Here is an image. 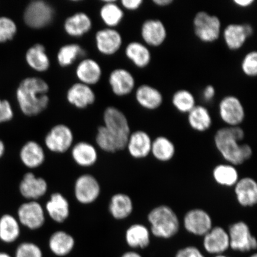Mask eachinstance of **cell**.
Wrapping results in <instances>:
<instances>
[{
	"label": "cell",
	"mask_w": 257,
	"mask_h": 257,
	"mask_svg": "<svg viewBox=\"0 0 257 257\" xmlns=\"http://www.w3.org/2000/svg\"><path fill=\"white\" fill-rule=\"evenodd\" d=\"M122 8L128 11H135L139 9L142 6L143 0H121Z\"/></svg>",
	"instance_id": "46"
},
{
	"label": "cell",
	"mask_w": 257,
	"mask_h": 257,
	"mask_svg": "<svg viewBox=\"0 0 257 257\" xmlns=\"http://www.w3.org/2000/svg\"><path fill=\"white\" fill-rule=\"evenodd\" d=\"M148 220L150 224L151 232L159 238H171L179 232V218L168 205H160L153 208L148 215Z\"/></svg>",
	"instance_id": "3"
},
{
	"label": "cell",
	"mask_w": 257,
	"mask_h": 257,
	"mask_svg": "<svg viewBox=\"0 0 257 257\" xmlns=\"http://www.w3.org/2000/svg\"><path fill=\"white\" fill-rule=\"evenodd\" d=\"M253 34V28L249 24H231L224 28V43L229 49L239 50Z\"/></svg>",
	"instance_id": "16"
},
{
	"label": "cell",
	"mask_w": 257,
	"mask_h": 257,
	"mask_svg": "<svg viewBox=\"0 0 257 257\" xmlns=\"http://www.w3.org/2000/svg\"><path fill=\"white\" fill-rule=\"evenodd\" d=\"M72 159L82 168H89L97 162L98 155L96 148L86 141H80L71 148Z\"/></svg>",
	"instance_id": "28"
},
{
	"label": "cell",
	"mask_w": 257,
	"mask_h": 257,
	"mask_svg": "<svg viewBox=\"0 0 257 257\" xmlns=\"http://www.w3.org/2000/svg\"><path fill=\"white\" fill-rule=\"evenodd\" d=\"M108 83L112 93L118 96L130 94L136 86V79L133 74L123 68L112 70L108 76Z\"/></svg>",
	"instance_id": "18"
},
{
	"label": "cell",
	"mask_w": 257,
	"mask_h": 257,
	"mask_svg": "<svg viewBox=\"0 0 257 257\" xmlns=\"http://www.w3.org/2000/svg\"><path fill=\"white\" fill-rule=\"evenodd\" d=\"M125 55L138 68L143 69L152 60L150 50L146 44L138 41L128 43L125 48Z\"/></svg>",
	"instance_id": "32"
},
{
	"label": "cell",
	"mask_w": 257,
	"mask_h": 257,
	"mask_svg": "<svg viewBox=\"0 0 257 257\" xmlns=\"http://www.w3.org/2000/svg\"><path fill=\"white\" fill-rule=\"evenodd\" d=\"M176 257H205L195 246H189L181 249L177 252Z\"/></svg>",
	"instance_id": "45"
},
{
	"label": "cell",
	"mask_w": 257,
	"mask_h": 257,
	"mask_svg": "<svg viewBox=\"0 0 257 257\" xmlns=\"http://www.w3.org/2000/svg\"><path fill=\"white\" fill-rule=\"evenodd\" d=\"M141 35L146 46H162L166 40L168 32L165 25L159 19H148L141 28Z\"/></svg>",
	"instance_id": "17"
},
{
	"label": "cell",
	"mask_w": 257,
	"mask_h": 257,
	"mask_svg": "<svg viewBox=\"0 0 257 257\" xmlns=\"http://www.w3.org/2000/svg\"><path fill=\"white\" fill-rule=\"evenodd\" d=\"M15 257H43V252L37 244L27 241L16 247Z\"/></svg>",
	"instance_id": "42"
},
{
	"label": "cell",
	"mask_w": 257,
	"mask_h": 257,
	"mask_svg": "<svg viewBox=\"0 0 257 257\" xmlns=\"http://www.w3.org/2000/svg\"><path fill=\"white\" fill-rule=\"evenodd\" d=\"M86 51L80 45L70 43L61 47L57 54L58 63L62 67L71 66L80 57H84Z\"/></svg>",
	"instance_id": "36"
},
{
	"label": "cell",
	"mask_w": 257,
	"mask_h": 257,
	"mask_svg": "<svg viewBox=\"0 0 257 257\" xmlns=\"http://www.w3.org/2000/svg\"><path fill=\"white\" fill-rule=\"evenodd\" d=\"M245 133L239 126H227L219 128L214 136V143L223 159L234 166L242 165L252 155L249 145L240 144Z\"/></svg>",
	"instance_id": "2"
},
{
	"label": "cell",
	"mask_w": 257,
	"mask_h": 257,
	"mask_svg": "<svg viewBox=\"0 0 257 257\" xmlns=\"http://www.w3.org/2000/svg\"><path fill=\"white\" fill-rule=\"evenodd\" d=\"M250 257H257V255H256V253H253V254H252L251 256H250Z\"/></svg>",
	"instance_id": "54"
},
{
	"label": "cell",
	"mask_w": 257,
	"mask_h": 257,
	"mask_svg": "<svg viewBox=\"0 0 257 257\" xmlns=\"http://www.w3.org/2000/svg\"><path fill=\"white\" fill-rule=\"evenodd\" d=\"M218 111L221 119L228 126H239L245 119V108L236 96L227 95L221 99Z\"/></svg>",
	"instance_id": "11"
},
{
	"label": "cell",
	"mask_w": 257,
	"mask_h": 257,
	"mask_svg": "<svg viewBox=\"0 0 257 257\" xmlns=\"http://www.w3.org/2000/svg\"><path fill=\"white\" fill-rule=\"evenodd\" d=\"M108 210L115 219H125L133 212V201L128 195L117 193L112 196L109 202Z\"/></svg>",
	"instance_id": "31"
},
{
	"label": "cell",
	"mask_w": 257,
	"mask_h": 257,
	"mask_svg": "<svg viewBox=\"0 0 257 257\" xmlns=\"http://www.w3.org/2000/svg\"><path fill=\"white\" fill-rule=\"evenodd\" d=\"M213 178L218 185L231 187L239 181V173L235 166L230 164H221L213 170Z\"/></svg>",
	"instance_id": "38"
},
{
	"label": "cell",
	"mask_w": 257,
	"mask_h": 257,
	"mask_svg": "<svg viewBox=\"0 0 257 257\" xmlns=\"http://www.w3.org/2000/svg\"><path fill=\"white\" fill-rule=\"evenodd\" d=\"M17 32V25L12 19L6 16L0 17V43L12 40Z\"/></svg>",
	"instance_id": "41"
},
{
	"label": "cell",
	"mask_w": 257,
	"mask_h": 257,
	"mask_svg": "<svg viewBox=\"0 0 257 257\" xmlns=\"http://www.w3.org/2000/svg\"><path fill=\"white\" fill-rule=\"evenodd\" d=\"M234 186V193L239 204L243 207H252L257 202V184L254 179L245 177L239 179Z\"/></svg>",
	"instance_id": "25"
},
{
	"label": "cell",
	"mask_w": 257,
	"mask_h": 257,
	"mask_svg": "<svg viewBox=\"0 0 257 257\" xmlns=\"http://www.w3.org/2000/svg\"><path fill=\"white\" fill-rule=\"evenodd\" d=\"M22 234V226L18 218L6 214L0 218V242L10 245L18 241Z\"/></svg>",
	"instance_id": "30"
},
{
	"label": "cell",
	"mask_w": 257,
	"mask_h": 257,
	"mask_svg": "<svg viewBox=\"0 0 257 257\" xmlns=\"http://www.w3.org/2000/svg\"><path fill=\"white\" fill-rule=\"evenodd\" d=\"M75 73L79 82L91 86L100 81L102 70L100 64L96 60L85 58L78 63Z\"/></svg>",
	"instance_id": "22"
},
{
	"label": "cell",
	"mask_w": 257,
	"mask_h": 257,
	"mask_svg": "<svg viewBox=\"0 0 257 257\" xmlns=\"http://www.w3.org/2000/svg\"><path fill=\"white\" fill-rule=\"evenodd\" d=\"M14 117L12 106L7 99H0V124L8 123Z\"/></svg>",
	"instance_id": "44"
},
{
	"label": "cell",
	"mask_w": 257,
	"mask_h": 257,
	"mask_svg": "<svg viewBox=\"0 0 257 257\" xmlns=\"http://www.w3.org/2000/svg\"><path fill=\"white\" fill-rule=\"evenodd\" d=\"M99 11V16L107 28H114L120 25L124 18L123 9L113 0H104Z\"/></svg>",
	"instance_id": "34"
},
{
	"label": "cell",
	"mask_w": 257,
	"mask_h": 257,
	"mask_svg": "<svg viewBox=\"0 0 257 257\" xmlns=\"http://www.w3.org/2000/svg\"><path fill=\"white\" fill-rule=\"evenodd\" d=\"M215 95H216V89L212 85H207L202 92V97L205 101L210 102L213 100Z\"/></svg>",
	"instance_id": "47"
},
{
	"label": "cell",
	"mask_w": 257,
	"mask_h": 257,
	"mask_svg": "<svg viewBox=\"0 0 257 257\" xmlns=\"http://www.w3.org/2000/svg\"><path fill=\"white\" fill-rule=\"evenodd\" d=\"M229 234L230 248L242 252L255 250L257 247L255 237L252 235L248 225L240 221L230 225Z\"/></svg>",
	"instance_id": "9"
},
{
	"label": "cell",
	"mask_w": 257,
	"mask_h": 257,
	"mask_svg": "<svg viewBox=\"0 0 257 257\" xmlns=\"http://www.w3.org/2000/svg\"><path fill=\"white\" fill-rule=\"evenodd\" d=\"M45 210L51 219L57 223L64 222L70 216L69 201L59 192L53 193L51 195Z\"/></svg>",
	"instance_id": "24"
},
{
	"label": "cell",
	"mask_w": 257,
	"mask_h": 257,
	"mask_svg": "<svg viewBox=\"0 0 257 257\" xmlns=\"http://www.w3.org/2000/svg\"><path fill=\"white\" fill-rule=\"evenodd\" d=\"M54 10L49 3L43 0H34L26 7L24 21L26 25L34 30L48 27L53 21Z\"/></svg>",
	"instance_id": "5"
},
{
	"label": "cell",
	"mask_w": 257,
	"mask_h": 257,
	"mask_svg": "<svg viewBox=\"0 0 257 257\" xmlns=\"http://www.w3.org/2000/svg\"><path fill=\"white\" fill-rule=\"evenodd\" d=\"M138 104L147 110H154L162 105L163 96L159 90L150 85H141L136 91Z\"/></svg>",
	"instance_id": "29"
},
{
	"label": "cell",
	"mask_w": 257,
	"mask_h": 257,
	"mask_svg": "<svg viewBox=\"0 0 257 257\" xmlns=\"http://www.w3.org/2000/svg\"><path fill=\"white\" fill-rule=\"evenodd\" d=\"M205 250L211 254L220 255L230 248L229 234L220 226L213 227L204 236Z\"/></svg>",
	"instance_id": "20"
},
{
	"label": "cell",
	"mask_w": 257,
	"mask_h": 257,
	"mask_svg": "<svg viewBox=\"0 0 257 257\" xmlns=\"http://www.w3.org/2000/svg\"><path fill=\"white\" fill-rule=\"evenodd\" d=\"M16 217L22 227L38 230L46 222V211L37 201H26L19 205Z\"/></svg>",
	"instance_id": "7"
},
{
	"label": "cell",
	"mask_w": 257,
	"mask_h": 257,
	"mask_svg": "<svg viewBox=\"0 0 257 257\" xmlns=\"http://www.w3.org/2000/svg\"><path fill=\"white\" fill-rule=\"evenodd\" d=\"M193 25L196 37L203 43H213L220 37L221 23L216 16L204 11L199 12L195 16Z\"/></svg>",
	"instance_id": "6"
},
{
	"label": "cell",
	"mask_w": 257,
	"mask_h": 257,
	"mask_svg": "<svg viewBox=\"0 0 257 257\" xmlns=\"http://www.w3.org/2000/svg\"><path fill=\"white\" fill-rule=\"evenodd\" d=\"M22 165L29 169L40 168L46 160L43 147L34 140L28 141L22 145L19 153Z\"/></svg>",
	"instance_id": "15"
},
{
	"label": "cell",
	"mask_w": 257,
	"mask_h": 257,
	"mask_svg": "<svg viewBox=\"0 0 257 257\" xmlns=\"http://www.w3.org/2000/svg\"><path fill=\"white\" fill-rule=\"evenodd\" d=\"M125 240L132 248H146L150 243V231L142 224H134L127 228Z\"/></svg>",
	"instance_id": "33"
},
{
	"label": "cell",
	"mask_w": 257,
	"mask_h": 257,
	"mask_svg": "<svg viewBox=\"0 0 257 257\" xmlns=\"http://www.w3.org/2000/svg\"><path fill=\"white\" fill-rule=\"evenodd\" d=\"M0 257H13L8 252L5 251H0Z\"/></svg>",
	"instance_id": "52"
},
{
	"label": "cell",
	"mask_w": 257,
	"mask_h": 257,
	"mask_svg": "<svg viewBox=\"0 0 257 257\" xmlns=\"http://www.w3.org/2000/svg\"><path fill=\"white\" fill-rule=\"evenodd\" d=\"M101 194V186L97 179L92 175H80L74 185V194L80 204L88 205L93 203Z\"/></svg>",
	"instance_id": "10"
},
{
	"label": "cell",
	"mask_w": 257,
	"mask_h": 257,
	"mask_svg": "<svg viewBox=\"0 0 257 257\" xmlns=\"http://www.w3.org/2000/svg\"><path fill=\"white\" fill-rule=\"evenodd\" d=\"M153 3L159 7H166L173 3L172 0H154Z\"/></svg>",
	"instance_id": "49"
},
{
	"label": "cell",
	"mask_w": 257,
	"mask_h": 257,
	"mask_svg": "<svg viewBox=\"0 0 257 257\" xmlns=\"http://www.w3.org/2000/svg\"><path fill=\"white\" fill-rule=\"evenodd\" d=\"M66 99L67 102L74 107L85 109L94 103L96 95L91 86L77 82L67 90Z\"/></svg>",
	"instance_id": "19"
},
{
	"label": "cell",
	"mask_w": 257,
	"mask_h": 257,
	"mask_svg": "<svg viewBox=\"0 0 257 257\" xmlns=\"http://www.w3.org/2000/svg\"><path fill=\"white\" fill-rule=\"evenodd\" d=\"M121 257H143L136 251H127L123 253Z\"/></svg>",
	"instance_id": "50"
},
{
	"label": "cell",
	"mask_w": 257,
	"mask_h": 257,
	"mask_svg": "<svg viewBox=\"0 0 257 257\" xmlns=\"http://www.w3.org/2000/svg\"><path fill=\"white\" fill-rule=\"evenodd\" d=\"M104 125L109 134L114 138L121 150L126 149L131 134L127 118L119 109L109 106L103 113Z\"/></svg>",
	"instance_id": "4"
},
{
	"label": "cell",
	"mask_w": 257,
	"mask_h": 257,
	"mask_svg": "<svg viewBox=\"0 0 257 257\" xmlns=\"http://www.w3.org/2000/svg\"><path fill=\"white\" fill-rule=\"evenodd\" d=\"M175 152V145L168 138L160 136L153 141L151 153L160 162H166L171 160Z\"/></svg>",
	"instance_id": "37"
},
{
	"label": "cell",
	"mask_w": 257,
	"mask_h": 257,
	"mask_svg": "<svg viewBox=\"0 0 257 257\" xmlns=\"http://www.w3.org/2000/svg\"><path fill=\"white\" fill-rule=\"evenodd\" d=\"M74 141L72 130L66 124H57L46 134L45 146L50 152L63 154L71 149Z\"/></svg>",
	"instance_id": "8"
},
{
	"label": "cell",
	"mask_w": 257,
	"mask_h": 257,
	"mask_svg": "<svg viewBox=\"0 0 257 257\" xmlns=\"http://www.w3.org/2000/svg\"><path fill=\"white\" fill-rule=\"evenodd\" d=\"M188 114V123L193 130L202 133L211 127V115L204 106L196 105Z\"/></svg>",
	"instance_id": "35"
},
{
	"label": "cell",
	"mask_w": 257,
	"mask_h": 257,
	"mask_svg": "<svg viewBox=\"0 0 257 257\" xmlns=\"http://www.w3.org/2000/svg\"><path fill=\"white\" fill-rule=\"evenodd\" d=\"M152 142V138L146 132L137 131L131 134L126 148L133 158L144 159L151 153Z\"/></svg>",
	"instance_id": "21"
},
{
	"label": "cell",
	"mask_w": 257,
	"mask_h": 257,
	"mask_svg": "<svg viewBox=\"0 0 257 257\" xmlns=\"http://www.w3.org/2000/svg\"><path fill=\"white\" fill-rule=\"evenodd\" d=\"M5 153V145L2 141L0 140V158L4 155Z\"/></svg>",
	"instance_id": "51"
},
{
	"label": "cell",
	"mask_w": 257,
	"mask_h": 257,
	"mask_svg": "<svg viewBox=\"0 0 257 257\" xmlns=\"http://www.w3.org/2000/svg\"><path fill=\"white\" fill-rule=\"evenodd\" d=\"M185 229L196 236H204L212 228L213 221L207 211L195 208L186 213L184 218Z\"/></svg>",
	"instance_id": "13"
},
{
	"label": "cell",
	"mask_w": 257,
	"mask_h": 257,
	"mask_svg": "<svg viewBox=\"0 0 257 257\" xmlns=\"http://www.w3.org/2000/svg\"><path fill=\"white\" fill-rule=\"evenodd\" d=\"M172 101L176 110L182 113H188L196 105L194 95L186 89H180L175 92Z\"/></svg>",
	"instance_id": "39"
},
{
	"label": "cell",
	"mask_w": 257,
	"mask_h": 257,
	"mask_svg": "<svg viewBox=\"0 0 257 257\" xmlns=\"http://www.w3.org/2000/svg\"><path fill=\"white\" fill-rule=\"evenodd\" d=\"M95 141L99 149L105 152L115 153L121 151L116 141L108 134L103 125L98 127Z\"/></svg>",
	"instance_id": "40"
},
{
	"label": "cell",
	"mask_w": 257,
	"mask_h": 257,
	"mask_svg": "<svg viewBox=\"0 0 257 257\" xmlns=\"http://www.w3.org/2000/svg\"><path fill=\"white\" fill-rule=\"evenodd\" d=\"M48 188L46 180L32 172L25 173L18 186L19 194L27 201H37L44 197Z\"/></svg>",
	"instance_id": "12"
},
{
	"label": "cell",
	"mask_w": 257,
	"mask_h": 257,
	"mask_svg": "<svg viewBox=\"0 0 257 257\" xmlns=\"http://www.w3.org/2000/svg\"><path fill=\"white\" fill-rule=\"evenodd\" d=\"M75 246V238L71 234L63 230L54 232L48 240V247L51 252L57 256L68 255L72 252Z\"/></svg>",
	"instance_id": "27"
},
{
	"label": "cell",
	"mask_w": 257,
	"mask_h": 257,
	"mask_svg": "<svg viewBox=\"0 0 257 257\" xmlns=\"http://www.w3.org/2000/svg\"><path fill=\"white\" fill-rule=\"evenodd\" d=\"M96 49L104 56L114 55L120 50L123 38L114 28H106L96 32L95 36Z\"/></svg>",
	"instance_id": "14"
},
{
	"label": "cell",
	"mask_w": 257,
	"mask_h": 257,
	"mask_svg": "<svg viewBox=\"0 0 257 257\" xmlns=\"http://www.w3.org/2000/svg\"><path fill=\"white\" fill-rule=\"evenodd\" d=\"M241 69L245 75L255 77L257 74V53L256 51L247 53L241 63Z\"/></svg>",
	"instance_id": "43"
},
{
	"label": "cell",
	"mask_w": 257,
	"mask_h": 257,
	"mask_svg": "<svg viewBox=\"0 0 257 257\" xmlns=\"http://www.w3.org/2000/svg\"><path fill=\"white\" fill-rule=\"evenodd\" d=\"M215 257H228V256H225V255H222V254H220V255H216Z\"/></svg>",
	"instance_id": "53"
},
{
	"label": "cell",
	"mask_w": 257,
	"mask_h": 257,
	"mask_svg": "<svg viewBox=\"0 0 257 257\" xmlns=\"http://www.w3.org/2000/svg\"><path fill=\"white\" fill-rule=\"evenodd\" d=\"M49 91V85L43 79L30 76L22 80L16 92L22 113L34 117L46 110L50 102Z\"/></svg>",
	"instance_id": "1"
},
{
	"label": "cell",
	"mask_w": 257,
	"mask_h": 257,
	"mask_svg": "<svg viewBox=\"0 0 257 257\" xmlns=\"http://www.w3.org/2000/svg\"><path fill=\"white\" fill-rule=\"evenodd\" d=\"M92 21L88 14L84 12H77L69 16L64 22V32L69 36L80 38L92 30Z\"/></svg>",
	"instance_id": "23"
},
{
	"label": "cell",
	"mask_w": 257,
	"mask_h": 257,
	"mask_svg": "<svg viewBox=\"0 0 257 257\" xmlns=\"http://www.w3.org/2000/svg\"><path fill=\"white\" fill-rule=\"evenodd\" d=\"M25 60L32 70L37 72H46L50 69L49 56L43 44L37 43L28 48L25 54Z\"/></svg>",
	"instance_id": "26"
},
{
	"label": "cell",
	"mask_w": 257,
	"mask_h": 257,
	"mask_svg": "<svg viewBox=\"0 0 257 257\" xmlns=\"http://www.w3.org/2000/svg\"><path fill=\"white\" fill-rule=\"evenodd\" d=\"M253 2V0H234V5L241 8H246L251 6Z\"/></svg>",
	"instance_id": "48"
}]
</instances>
